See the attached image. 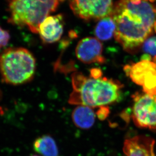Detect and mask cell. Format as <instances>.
<instances>
[{
    "label": "cell",
    "mask_w": 156,
    "mask_h": 156,
    "mask_svg": "<svg viewBox=\"0 0 156 156\" xmlns=\"http://www.w3.org/2000/svg\"><path fill=\"white\" fill-rule=\"evenodd\" d=\"M103 49L102 43L97 38L87 37L78 42L75 54L77 58L83 63L103 64L106 61L103 56Z\"/></svg>",
    "instance_id": "obj_7"
},
{
    "label": "cell",
    "mask_w": 156,
    "mask_h": 156,
    "mask_svg": "<svg viewBox=\"0 0 156 156\" xmlns=\"http://www.w3.org/2000/svg\"><path fill=\"white\" fill-rule=\"evenodd\" d=\"M151 56L150 55L148 54H145L141 57V60L151 61Z\"/></svg>",
    "instance_id": "obj_17"
},
{
    "label": "cell",
    "mask_w": 156,
    "mask_h": 156,
    "mask_svg": "<svg viewBox=\"0 0 156 156\" xmlns=\"http://www.w3.org/2000/svg\"><path fill=\"white\" fill-rule=\"evenodd\" d=\"M116 28L113 18L108 16L99 20L94 29V34L98 40L108 41L114 35Z\"/></svg>",
    "instance_id": "obj_13"
},
{
    "label": "cell",
    "mask_w": 156,
    "mask_h": 156,
    "mask_svg": "<svg viewBox=\"0 0 156 156\" xmlns=\"http://www.w3.org/2000/svg\"><path fill=\"white\" fill-rule=\"evenodd\" d=\"M37 156V155H33V156Z\"/></svg>",
    "instance_id": "obj_20"
},
{
    "label": "cell",
    "mask_w": 156,
    "mask_h": 156,
    "mask_svg": "<svg viewBox=\"0 0 156 156\" xmlns=\"http://www.w3.org/2000/svg\"><path fill=\"white\" fill-rule=\"evenodd\" d=\"M63 16L58 14L48 16L38 27V34L43 43L53 44L59 41L64 31Z\"/></svg>",
    "instance_id": "obj_8"
},
{
    "label": "cell",
    "mask_w": 156,
    "mask_h": 156,
    "mask_svg": "<svg viewBox=\"0 0 156 156\" xmlns=\"http://www.w3.org/2000/svg\"><path fill=\"white\" fill-rule=\"evenodd\" d=\"M109 108L107 106H103L100 107V109L96 113V115L99 119L103 120L107 118L109 115Z\"/></svg>",
    "instance_id": "obj_16"
},
{
    "label": "cell",
    "mask_w": 156,
    "mask_h": 156,
    "mask_svg": "<svg viewBox=\"0 0 156 156\" xmlns=\"http://www.w3.org/2000/svg\"><path fill=\"white\" fill-rule=\"evenodd\" d=\"M141 46L143 50L145 53L156 56V36L147 37Z\"/></svg>",
    "instance_id": "obj_14"
},
{
    "label": "cell",
    "mask_w": 156,
    "mask_h": 156,
    "mask_svg": "<svg viewBox=\"0 0 156 156\" xmlns=\"http://www.w3.org/2000/svg\"><path fill=\"white\" fill-rule=\"evenodd\" d=\"M155 144L152 137L140 135L125 140L123 150L126 156H156Z\"/></svg>",
    "instance_id": "obj_9"
},
{
    "label": "cell",
    "mask_w": 156,
    "mask_h": 156,
    "mask_svg": "<svg viewBox=\"0 0 156 156\" xmlns=\"http://www.w3.org/2000/svg\"><path fill=\"white\" fill-rule=\"evenodd\" d=\"M96 113L93 108L84 105H78L72 113V121L78 128L83 129H90L94 124Z\"/></svg>",
    "instance_id": "obj_11"
},
{
    "label": "cell",
    "mask_w": 156,
    "mask_h": 156,
    "mask_svg": "<svg viewBox=\"0 0 156 156\" xmlns=\"http://www.w3.org/2000/svg\"><path fill=\"white\" fill-rule=\"evenodd\" d=\"M153 62H154L155 64H156V56H154V57L153 59Z\"/></svg>",
    "instance_id": "obj_19"
},
{
    "label": "cell",
    "mask_w": 156,
    "mask_h": 156,
    "mask_svg": "<svg viewBox=\"0 0 156 156\" xmlns=\"http://www.w3.org/2000/svg\"><path fill=\"white\" fill-rule=\"evenodd\" d=\"M154 31L156 33V21L155 22V24H154Z\"/></svg>",
    "instance_id": "obj_18"
},
{
    "label": "cell",
    "mask_w": 156,
    "mask_h": 156,
    "mask_svg": "<svg viewBox=\"0 0 156 156\" xmlns=\"http://www.w3.org/2000/svg\"><path fill=\"white\" fill-rule=\"evenodd\" d=\"M125 72L135 83L142 86L144 78L149 74L156 71V64L151 61L141 60L131 66L124 67Z\"/></svg>",
    "instance_id": "obj_10"
},
{
    "label": "cell",
    "mask_w": 156,
    "mask_h": 156,
    "mask_svg": "<svg viewBox=\"0 0 156 156\" xmlns=\"http://www.w3.org/2000/svg\"><path fill=\"white\" fill-rule=\"evenodd\" d=\"M35 152L43 156H59V150L56 141L49 135L37 138L33 144Z\"/></svg>",
    "instance_id": "obj_12"
},
{
    "label": "cell",
    "mask_w": 156,
    "mask_h": 156,
    "mask_svg": "<svg viewBox=\"0 0 156 156\" xmlns=\"http://www.w3.org/2000/svg\"><path fill=\"white\" fill-rule=\"evenodd\" d=\"M64 0H9V23L38 34L41 22Z\"/></svg>",
    "instance_id": "obj_4"
},
{
    "label": "cell",
    "mask_w": 156,
    "mask_h": 156,
    "mask_svg": "<svg viewBox=\"0 0 156 156\" xmlns=\"http://www.w3.org/2000/svg\"><path fill=\"white\" fill-rule=\"evenodd\" d=\"M133 98L132 117L134 124L140 128L156 132V96L137 93Z\"/></svg>",
    "instance_id": "obj_5"
},
{
    "label": "cell",
    "mask_w": 156,
    "mask_h": 156,
    "mask_svg": "<svg viewBox=\"0 0 156 156\" xmlns=\"http://www.w3.org/2000/svg\"><path fill=\"white\" fill-rule=\"evenodd\" d=\"M72 12L77 17L84 20H100L110 15L113 0H69Z\"/></svg>",
    "instance_id": "obj_6"
},
{
    "label": "cell",
    "mask_w": 156,
    "mask_h": 156,
    "mask_svg": "<svg viewBox=\"0 0 156 156\" xmlns=\"http://www.w3.org/2000/svg\"><path fill=\"white\" fill-rule=\"evenodd\" d=\"M155 0H119L111 16L116 23L114 37L126 51L136 52L154 31Z\"/></svg>",
    "instance_id": "obj_1"
},
{
    "label": "cell",
    "mask_w": 156,
    "mask_h": 156,
    "mask_svg": "<svg viewBox=\"0 0 156 156\" xmlns=\"http://www.w3.org/2000/svg\"><path fill=\"white\" fill-rule=\"evenodd\" d=\"M10 38V35L7 30L0 27V50L7 46Z\"/></svg>",
    "instance_id": "obj_15"
},
{
    "label": "cell",
    "mask_w": 156,
    "mask_h": 156,
    "mask_svg": "<svg viewBox=\"0 0 156 156\" xmlns=\"http://www.w3.org/2000/svg\"><path fill=\"white\" fill-rule=\"evenodd\" d=\"M36 61L31 52L23 48H10L0 54V74L3 82L17 86L33 80Z\"/></svg>",
    "instance_id": "obj_3"
},
{
    "label": "cell",
    "mask_w": 156,
    "mask_h": 156,
    "mask_svg": "<svg viewBox=\"0 0 156 156\" xmlns=\"http://www.w3.org/2000/svg\"><path fill=\"white\" fill-rule=\"evenodd\" d=\"M72 84L73 90L69 103L92 108L107 106L116 102L123 87L117 80L102 76H87L80 72L72 74Z\"/></svg>",
    "instance_id": "obj_2"
}]
</instances>
